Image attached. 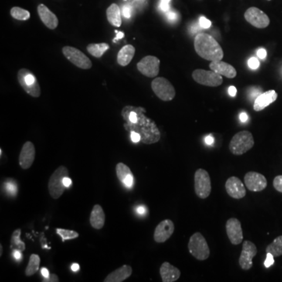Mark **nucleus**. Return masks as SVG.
Masks as SVG:
<instances>
[{
  "label": "nucleus",
  "mask_w": 282,
  "mask_h": 282,
  "mask_svg": "<svg viewBox=\"0 0 282 282\" xmlns=\"http://www.w3.org/2000/svg\"><path fill=\"white\" fill-rule=\"evenodd\" d=\"M35 158V148L31 141H27L21 149L19 156V164L21 168L28 170L31 168Z\"/></svg>",
  "instance_id": "a211bd4d"
},
{
  "label": "nucleus",
  "mask_w": 282,
  "mask_h": 282,
  "mask_svg": "<svg viewBox=\"0 0 282 282\" xmlns=\"http://www.w3.org/2000/svg\"><path fill=\"white\" fill-rule=\"evenodd\" d=\"M132 267L129 265H123V266L109 273L106 278L103 280L104 282H123L126 279L129 278L131 276Z\"/></svg>",
  "instance_id": "b1692460"
},
{
  "label": "nucleus",
  "mask_w": 282,
  "mask_h": 282,
  "mask_svg": "<svg viewBox=\"0 0 282 282\" xmlns=\"http://www.w3.org/2000/svg\"><path fill=\"white\" fill-rule=\"evenodd\" d=\"M3 254V246L0 245V256H2Z\"/></svg>",
  "instance_id": "6e6d98bb"
},
{
  "label": "nucleus",
  "mask_w": 282,
  "mask_h": 282,
  "mask_svg": "<svg viewBox=\"0 0 282 282\" xmlns=\"http://www.w3.org/2000/svg\"><path fill=\"white\" fill-rule=\"evenodd\" d=\"M188 250L195 259L198 260H205L210 256V249L209 245L203 235L199 232H196L191 235L188 243Z\"/></svg>",
  "instance_id": "20e7f679"
},
{
  "label": "nucleus",
  "mask_w": 282,
  "mask_h": 282,
  "mask_svg": "<svg viewBox=\"0 0 282 282\" xmlns=\"http://www.w3.org/2000/svg\"><path fill=\"white\" fill-rule=\"evenodd\" d=\"M21 234V229H17L16 231H14L12 237H11V248L14 249V250H19L21 252H24L26 246H25V242H22L21 239H20Z\"/></svg>",
  "instance_id": "7c9ffc66"
},
{
  "label": "nucleus",
  "mask_w": 282,
  "mask_h": 282,
  "mask_svg": "<svg viewBox=\"0 0 282 282\" xmlns=\"http://www.w3.org/2000/svg\"><path fill=\"white\" fill-rule=\"evenodd\" d=\"M195 52L205 60L218 62L223 58V50L212 35L198 33L194 41Z\"/></svg>",
  "instance_id": "f03ea898"
},
{
  "label": "nucleus",
  "mask_w": 282,
  "mask_h": 282,
  "mask_svg": "<svg viewBox=\"0 0 282 282\" xmlns=\"http://www.w3.org/2000/svg\"><path fill=\"white\" fill-rule=\"evenodd\" d=\"M209 68L211 70L217 72L221 76H224L228 79H234L237 76L236 69L232 65L222 62V61L211 62Z\"/></svg>",
  "instance_id": "5701e85b"
},
{
  "label": "nucleus",
  "mask_w": 282,
  "mask_h": 282,
  "mask_svg": "<svg viewBox=\"0 0 282 282\" xmlns=\"http://www.w3.org/2000/svg\"><path fill=\"white\" fill-rule=\"evenodd\" d=\"M248 119H249V117H248L246 113L243 112L240 115V120L242 122V123H246V122L247 121Z\"/></svg>",
  "instance_id": "864d4df0"
},
{
  "label": "nucleus",
  "mask_w": 282,
  "mask_h": 282,
  "mask_svg": "<svg viewBox=\"0 0 282 282\" xmlns=\"http://www.w3.org/2000/svg\"><path fill=\"white\" fill-rule=\"evenodd\" d=\"M167 18H168V19L170 20V21H175V20H177V15L175 13L168 12V14H167Z\"/></svg>",
  "instance_id": "09e8293b"
},
{
  "label": "nucleus",
  "mask_w": 282,
  "mask_h": 282,
  "mask_svg": "<svg viewBox=\"0 0 282 282\" xmlns=\"http://www.w3.org/2000/svg\"><path fill=\"white\" fill-rule=\"evenodd\" d=\"M137 69L146 77L154 78L160 70V60L154 56H146L137 63Z\"/></svg>",
  "instance_id": "9b49d317"
},
{
  "label": "nucleus",
  "mask_w": 282,
  "mask_h": 282,
  "mask_svg": "<svg viewBox=\"0 0 282 282\" xmlns=\"http://www.w3.org/2000/svg\"><path fill=\"white\" fill-rule=\"evenodd\" d=\"M137 212H138L139 214H140V215H143V214L145 213L146 212L145 207L142 206V205L137 207Z\"/></svg>",
  "instance_id": "3c124183"
},
{
  "label": "nucleus",
  "mask_w": 282,
  "mask_h": 282,
  "mask_svg": "<svg viewBox=\"0 0 282 282\" xmlns=\"http://www.w3.org/2000/svg\"><path fill=\"white\" fill-rule=\"evenodd\" d=\"M268 1H270V0H268Z\"/></svg>",
  "instance_id": "13d9d810"
},
{
  "label": "nucleus",
  "mask_w": 282,
  "mask_h": 282,
  "mask_svg": "<svg viewBox=\"0 0 282 282\" xmlns=\"http://www.w3.org/2000/svg\"><path fill=\"white\" fill-rule=\"evenodd\" d=\"M205 142L207 145H212L214 143L213 137L211 135L207 136V137L205 138Z\"/></svg>",
  "instance_id": "a18cd8bd"
},
{
  "label": "nucleus",
  "mask_w": 282,
  "mask_h": 282,
  "mask_svg": "<svg viewBox=\"0 0 282 282\" xmlns=\"http://www.w3.org/2000/svg\"><path fill=\"white\" fill-rule=\"evenodd\" d=\"M123 16L126 18H130L131 16V8L129 6H125L123 9Z\"/></svg>",
  "instance_id": "ea45409f"
},
{
  "label": "nucleus",
  "mask_w": 282,
  "mask_h": 282,
  "mask_svg": "<svg viewBox=\"0 0 282 282\" xmlns=\"http://www.w3.org/2000/svg\"><path fill=\"white\" fill-rule=\"evenodd\" d=\"M200 26L203 28H209L212 25V22L205 17H201L199 19Z\"/></svg>",
  "instance_id": "e433bc0d"
},
{
  "label": "nucleus",
  "mask_w": 282,
  "mask_h": 282,
  "mask_svg": "<svg viewBox=\"0 0 282 282\" xmlns=\"http://www.w3.org/2000/svg\"><path fill=\"white\" fill-rule=\"evenodd\" d=\"M136 49L132 45H126L123 46L118 53L117 62L121 66H127L133 60L135 55Z\"/></svg>",
  "instance_id": "a878e982"
},
{
  "label": "nucleus",
  "mask_w": 282,
  "mask_h": 282,
  "mask_svg": "<svg viewBox=\"0 0 282 282\" xmlns=\"http://www.w3.org/2000/svg\"><path fill=\"white\" fill-rule=\"evenodd\" d=\"M277 98V93L275 90H271L259 95L255 100L253 108L256 111H261L275 101Z\"/></svg>",
  "instance_id": "aec40b11"
},
{
  "label": "nucleus",
  "mask_w": 282,
  "mask_h": 282,
  "mask_svg": "<svg viewBox=\"0 0 282 282\" xmlns=\"http://www.w3.org/2000/svg\"><path fill=\"white\" fill-rule=\"evenodd\" d=\"M107 18L109 23L115 27L122 25L121 10L116 4H112L107 9Z\"/></svg>",
  "instance_id": "bb28decb"
},
{
  "label": "nucleus",
  "mask_w": 282,
  "mask_h": 282,
  "mask_svg": "<svg viewBox=\"0 0 282 282\" xmlns=\"http://www.w3.org/2000/svg\"><path fill=\"white\" fill-rule=\"evenodd\" d=\"M249 68L252 70H256L259 67V62L257 58H252L248 62Z\"/></svg>",
  "instance_id": "f704fd0d"
},
{
  "label": "nucleus",
  "mask_w": 282,
  "mask_h": 282,
  "mask_svg": "<svg viewBox=\"0 0 282 282\" xmlns=\"http://www.w3.org/2000/svg\"><path fill=\"white\" fill-rule=\"evenodd\" d=\"M138 120L136 123H125L126 131L136 132L141 137V141L145 144H152L158 142L161 139V133L156 123L145 116L144 107H137Z\"/></svg>",
  "instance_id": "f257e3e1"
},
{
  "label": "nucleus",
  "mask_w": 282,
  "mask_h": 282,
  "mask_svg": "<svg viewBox=\"0 0 282 282\" xmlns=\"http://www.w3.org/2000/svg\"><path fill=\"white\" fill-rule=\"evenodd\" d=\"M37 11H38V14L44 25L52 30L57 28L59 24L58 17L52 11H49L47 7L44 4H39L37 8Z\"/></svg>",
  "instance_id": "6ab92c4d"
},
{
  "label": "nucleus",
  "mask_w": 282,
  "mask_h": 282,
  "mask_svg": "<svg viewBox=\"0 0 282 282\" xmlns=\"http://www.w3.org/2000/svg\"><path fill=\"white\" fill-rule=\"evenodd\" d=\"M170 1L171 0H161V2L168 3V4H170Z\"/></svg>",
  "instance_id": "4d7b16f0"
},
{
  "label": "nucleus",
  "mask_w": 282,
  "mask_h": 282,
  "mask_svg": "<svg viewBox=\"0 0 282 282\" xmlns=\"http://www.w3.org/2000/svg\"><path fill=\"white\" fill-rule=\"evenodd\" d=\"M69 176V170L64 165L58 167L51 175L48 183L49 195L53 199H58L62 196L66 187L64 184V178Z\"/></svg>",
  "instance_id": "39448f33"
},
{
  "label": "nucleus",
  "mask_w": 282,
  "mask_h": 282,
  "mask_svg": "<svg viewBox=\"0 0 282 282\" xmlns=\"http://www.w3.org/2000/svg\"><path fill=\"white\" fill-rule=\"evenodd\" d=\"M72 270L74 272L78 271V270H79V265L78 263H73L72 265Z\"/></svg>",
  "instance_id": "5fc2aeb1"
},
{
  "label": "nucleus",
  "mask_w": 282,
  "mask_h": 282,
  "mask_svg": "<svg viewBox=\"0 0 282 282\" xmlns=\"http://www.w3.org/2000/svg\"><path fill=\"white\" fill-rule=\"evenodd\" d=\"M59 277L57 276L55 273H50L49 274V277L47 278H45L42 280L43 282H58L59 281Z\"/></svg>",
  "instance_id": "58836bf2"
},
{
  "label": "nucleus",
  "mask_w": 282,
  "mask_h": 282,
  "mask_svg": "<svg viewBox=\"0 0 282 282\" xmlns=\"http://www.w3.org/2000/svg\"><path fill=\"white\" fill-rule=\"evenodd\" d=\"M192 78L198 84L210 87H217L222 83L221 75L214 71L196 69L192 72Z\"/></svg>",
  "instance_id": "1a4fd4ad"
},
{
  "label": "nucleus",
  "mask_w": 282,
  "mask_h": 282,
  "mask_svg": "<svg viewBox=\"0 0 282 282\" xmlns=\"http://www.w3.org/2000/svg\"><path fill=\"white\" fill-rule=\"evenodd\" d=\"M228 92H229V94L232 96H236L237 94V89L235 86H230L229 89H228Z\"/></svg>",
  "instance_id": "8fccbe9b"
},
{
  "label": "nucleus",
  "mask_w": 282,
  "mask_h": 282,
  "mask_svg": "<svg viewBox=\"0 0 282 282\" xmlns=\"http://www.w3.org/2000/svg\"><path fill=\"white\" fill-rule=\"evenodd\" d=\"M18 79L21 87L32 97H39L41 88L35 75L30 70L22 69L18 73Z\"/></svg>",
  "instance_id": "423d86ee"
},
{
  "label": "nucleus",
  "mask_w": 282,
  "mask_h": 282,
  "mask_svg": "<svg viewBox=\"0 0 282 282\" xmlns=\"http://www.w3.org/2000/svg\"><path fill=\"white\" fill-rule=\"evenodd\" d=\"M266 253H271L273 257L282 256V235L276 238L266 249Z\"/></svg>",
  "instance_id": "c756f323"
},
{
  "label": "nucleus",
  "mask_w": 282,
  "mask_h": 282,
  "mask_svg": "<svg viewBox=\"0 0 282 282\" xmlns=\"http://www.w3.org/2000/svg\"><path fill=\"white\" fill-rule=\"evenodd\" d=\"M227 193L235 199H241L246 195V190L242 181L236 177H230L225 184Z\"/></svg>",
  "instance_id": "f3484780"
},
{
  "label": "nucleus",
  "mask_w": 282,
  "mask_h": 282,
  "mask_svg": "<svg viewBox=\"0 0 282 282\" xmlns=\"http://www.w3.org/2000/svg\"><path fill=\"white\" fill-rule=\"evenodd\" d=\"M117 32V36H116V38H115L114 40H113V42H116V41L119 40V39H123V37L125 36L124 32Z\"/></svg>",
  "instance_id": "603ef678"
},
{
  "label": "nucleus",
  "mask_w": 282,
  "mask_h": 282,
  "mask_svg": "<svg viewBox=\"0 0 282 282\" xmlns=\"http://www.w3.org/2000/svg\"><path fill=\"white\" fill-rule=\"evenodd\" d=\"M248 189L254 192L263 191L267 186V181L263 174L257 172H249L244 177Z\"/></svg>",
  "instance_id": "2eb2a0df"
},
{
  "label": "nucleus",
  "mask_w": 282,
  "mask_h": 282,
  "mask_svg": "<svg viewBox=\"0 0 282 282\" xmlns=\"http://www.w3.org/2000/svg\"><path fill=\"white\" fill-rule=\"evenodd\" d=\"M11 15L14 19L18 21H27L30 18L29 11L22 9L21 7H14L11 10Z\"/></svg>",
  "instance_id": "2f4dec72"
},
{
  "label": "nucleus",
  "mask_w": 282,
  "mask_h": 282,
  "mask_svg": "<svg viewBox=\"0 0 282 282\" xmlns=\"http://www.w3.org/2000/svg\"><path fill=\"white\" fill-rule=\"evenodd\" d=\"M160 8H161V11L167 12V11H170V4L168 3L161 2Z\"/></svg>",
  "instance_id": "79ce46f5"
},
{
  "label": "nucleus",
  "mask_w": 282,
  "mask_h": 282,
  "mask_svg": "<svg viewBox=\"0 0 282 282\" xmlns=\"http://www.w3.org/2000/svg\"><path fill=\"white\" fill-rule=\"evenodd\" d=\"M245 19L252 26L257 28H265L270 25V18L257 7H250L245 13Z\"/></svg>",
  "instance_id": "f8f14e48"
},
{
  "label": "nucleus",
  "mask_w": 282,
  "mask_h": 282,
  "mask_svg": "<svg viewBox=\"0 0 282 282\" xmlns=\"http://www.w3.org/2000/svg\"><path fill=\"white\" fill-rule=\"evenodd\" d=\"M175 226L170 219H165L158 223L154 232V242L163 243L166 242L174 234Z\"/></svg>",
  "instance_id": "dca6fc26"
},
{
  "label": "nucleus",
  "mask_w": 282,
  "mask_h": 282,
  "mask_svg": "<svg viewBox=\"0 0 282 282\" xmlns=\"http://www.w3.org/2000/svg\"><path fill=\"white\" fill-rule=\"evenodd\" d=\"M227 235L232 244L237 246L243 241L242 223L237 218H230L226 222Z\"/></svg>",
  "instance_id": "4468645a"
},
{
  "label": "nucleus",
  "mask_w": 282,
  "mask_h": 282,
  "mask_svg": "<svg viewBox=\"0 0 282 282\" xmlns=\"http://www.w3.org/2000/svg\"><path fill=\"white\" fill-rule=\"evenodd\" d=\"M21 251L19 250H14V256L17 260H21L22 258H23V256L21 254Z\"/></svg>",
  "instance_id": "49530a36"
},
{
  "label": "nucleus",
  "mask_w": 282,
  "mask_h": 282,
  "mask_svg": "<svg viewBox=\"0 0 282 282\" xmlns=\"http://www.w3.org/2000/svg\"><path fill=\"white\" fill-rule=\"evenodd\" d=\"M39 265H40V257L38 255H31L28 266L25 270V274L28 277L34 275L39 270Z\"/></svg>",
  "instance_id": "c85d7f7f"
},
{
  "label": "nucleus",
  "mask_w": 282,
  "mask_h": 282,
  "mask_svg": "<svg viewBox=\"0 0 282 282\" xmlns=\"http://www.w3.org/2000/svg\"><path fill=\"white\" fill-rule=\"evenodd\" d=\"M41 273H42V275L43 276L44 278H47V277H49V274H50L49 270H48L47 268H45V267L41 269Z\"/></svg>",
  "instance_id": "de8ad7c7"
},
{
  "label": "nucleus",
  "mask_w": 282,
  "mask_h": 282,
  "mask_svg": "<svg viewBox=\"0 0 282 282\" xmlns=\"http://www.w3.org/2000/svg\"><path fill=\"white\" fill-rule=\"evenodd\" d=\"M257 254V248L250 241H245L242 243V250L239 258V265L244 270H250L252 267V259Z\"/></svg>",
  "instance_id": "ddd939ff"
},
{
  "label": "nucleus",
  "mask_w": 282,
  "mask_h": 282,
  "mask_svg": "<svg viewBox=\"0 0 282 282\" xmlns=\"http://www.w3.org/2000/svg\"><path fill=\"white\" fill-rule=\"evenodd\" d=\"M130 138L133 143H138L141 141V137L139 133L136 132H130Z\"/></svg>",
  "instance_id": "4c0bfd02"
},
{
  "label": "nucleus",
  "mask_w": 282,
  "mask_h": 282,
  "mask_svg": "<svg viewBox=\"0 0 282 282\" xmlns=\"http://www.w3.org/2000/svg\"><path fill=\"white\" fill-rule=\"evenodd\" d=\"M72 180H71L69 176H68V177H65V178H64V184H65V186L66 187V188H69V187L72 185Z\"/></svg>",
  "instance_id": "37998d69"
},
{
  "label": "nucleus",
  "mask_w": 282,
  "mask_h": 282,
  "mask_svg": "<svg viewBox=\"0 0 282 282\" xmlns=\"http://www.w3.org/2000/svg\"><path fill=\"white\" fill-rule=\"evenodd\" d=\"M195 191L197 196L205 199L210 195L212 191L211 179L209 173L203 168H198L195 174Z\"/></svg>",
  "instance_id": "6e6552de"
},
{
  "label": "nucleus",
  "mask_w": 282,
  "mask_h": 282,
  "mask_svg": "<svg viewBox=\"0 0 282 282\" xmlns=\"http://www.w3.org/2000/svg\"><path fill=\"white\" fill-rule=\"evenodd\" d=\"M151 89L158 98L163 101L174 100L176 96L174 86L165 78H155L151 83Z\"/></svg>",
  "instance_id": "0eeeda50"
},
{
  "label": "nucleus",
  "mask_w": 282,
  "mask_h": 282,
  "mask_svg": "<svg viewBox=\"0 0 282 282\" xmlns=\"http://www.w3.org/2000/svg\"><path fill=\"white\" fill-rule=\"evenodd\" d=\"M90 222L94 229L100 230L105 223V213L100 205H95L90 213Z\"/></svg>",
  "instance_id": "393cba45"
},
{
  "label": "nucleus",
  "mask_w": 282,
  "mask_h": 282,
  "mask_svg": "<svg viewBox=\"0 0 282 282\" xmlns=\"http://www.w3.org/2000/svg\"><path fill=\"white\" fill-rule=\"evenodd\" d=\"M273 256L271 254V253H269L267 252L266 253V260L264 262V266L266 268H269L271 265H273L274 263V259H273Z\"/></svg>",
  "instance_id": "c9c22d12"
},
{
  "label": "nucleus",
  "mask_w": 282,
  "mask_h": 282,
  "mask_svg": "<svg viewBox=\"0 0 282 282\" xmlns=\"http://www.w3.org/2000/svg\"><path fill=\"white\" fill-rule=\"evenodd\" d=\"M57 234L60 235L62 238V242H65L67 240H71V239H75L79 238V235L78 232L72 230L62 229V228H57Z\"/></svg>",
  "instance_id": "473e14b6"
},
{
  "label": "nucleus",
  "mask_w": 282,
  "mask_h": 282,
  "mask_svg": "<svg viewBox=\"0 0 282 282\" xmlns=\"http://www.w3.org/2000/svg\"><path fill=\"white\" fill-rule=\"evenodd\" d=\"M257 56L259 57V58H261V59H264L266 57V49H259V50L257 51Z\"/></svg>",
  "instance_id": "c03bdc74"
},
{
  "label": "nucleus",
  "mask_w": 282,
  "mask_h": 282,
  "mask_svg": "<svg viewBox=\"0 0 282 282\" xmlns=\"http://www.w3.org/2000/svg\"><path fill=\"white\" fill-rule=\"evenodd\" d=\"M273 188H275L277 191L282 193V176H277L273 179Z\"/></svg>",
  "instance_id": "72a5a7b5"
},
{
  "label": "nucleus",
  "mask_w": 282,
  "mask_h": 282,
  "mask_svg": "<svg viewBox=\"0 0 282 282\" xmlns=\"http://www.w3.org/2000/svg\"><path fill=\"white\" fill-rule=\"evenodd\" d=\"M254 144V138L252 133L247 130H243L232 137L229 144L230 151L235 155H242L252 149Z\"/></svg>",
  "instance_id": "7ed1b4c3"
},
{
  "label": "nucleus",
  "mask_w": 282,
  "mask_h": 282,
  "mask_svg": "<svg viewBox=\"0 0 282 282\" xmlns=\"http://www.w3.org/2000/svg\"><path fill=\"white\" fill-rule=\"evenodd\" d=\"M110 48L108 44L104 43H92L88 45L86 49L88 53L96 58H100L103 56V53Z\"/></svg>",
  "instance_id": "cd10ccee"
},
{
  "label": "nucleus",
  "mask_w": 282,
  "mask_h": 282,
  "mask_svg": "<svg viewBox=\"0 0 282 282\" xmlns=\"http://www.w3.org/2000/svg\"><path fill=\"white\" fill-rule=\"evenodd\" d=\"M7 190L10 193H12L13 195H15L17 193V186H15V184H12V183L10 182L9 184H7Z\"/></svg>",
  "instance_id": "a19ab883"
},
{
  "label": "nucleus",
  "mask_w": 282,
  "mask_h": 282,
  "mask_svg": "<svg viewBox=\"0 0 282 282\" xmlns=\"http://www.w3.org/2000/svg\"><path fill=\"white\" fill-rule=\"evenodd\" d=\"M116 170L118 179L120 180V182L124 184L126 188H132L134 183V177L129 166L123 162L118 163Z\"/></svg>",
  "instance_id": "412c9836"
},
{
  "label": "nucleus",
  "mask_w": 282,
  "mask_h": 282,
  "mask_svg": "<svg viewBox=\"0 0 282 282\" xmlns=\"http://www.w3.org/2000/svg\"><path fill=\"white\" fill-rule=\"evenodd\" d=\"M181 274V270L168 262L163 263L160 267V275L163 282L177 281Z\"/></svg>",
  "instance_id": "4be33fe9"
},
{
  "label": "nucleus",
  "mask_w": 282,
  "mask_h": 282,
  "mask_svg": "<svg viewBox=\"0 0 282 282\" xmlns=\"http://www.w3.org/2000/svg\"><path fill=\"white\" fill-rule=\"evenodd\" d=\"M63 54L65 58L76 65V67L82 69H90L92 68V62L90 58H88L82 51L72 46H65L62 49Z\"/></svg>",
  "instance_id": "9d476101"
}]
</instances>
